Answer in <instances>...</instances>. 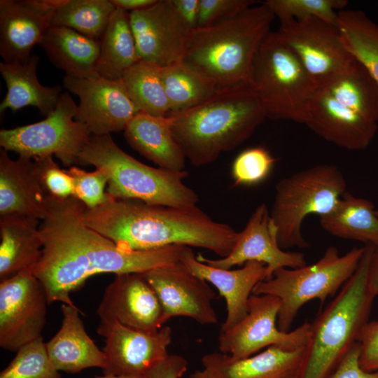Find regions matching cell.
Masks as SVG:
<instances>
[{
	"label": "cell",
	"instance_id": "obj_6",
	"mask_svg": "<svg viewBox=\"0 0 378 378\" xmlns=\"http://www.w3.org/2000/svg\"><path fill=\"white\" fill-rule=\"evenodd\" d=\"M78 164H92L108 177L106 192L113 199H132L175 207L197 206L198 195L184 183L186 171L172 172L145 164L124 152L111 134L92 135Z\"/></svg>",
	"mask_w": 378,
	"mask_h": 378
},
{
	"label": "cell",
	"instance_id": "obj_28",
	"mask_svg": "<svg viewBox=\"0 0 378 378\" xmlns=\"http://www.w3.org/2000/svg\"><path fill=\"white\" fill-rule=\"evenodd\" d=\"M41 220L20 215L0 216V279L34 268L42 255Z\"/></svg>",
	"mask_w": 378,
	"mask_h": 378
},
{
	"label": "cell",
	"instance_id": "obj_40",
	"mask_svg": "<svg viewBox=\"0 0 378 378\" xmlns=\"http://www.w3.org/2000/svg\"><path fill=\"white\" fill-rule=\"evenodd\" d=\"M67 172L74 181V197L87 209L96 208L113 199L105 192L108 177L103 170L96 169L93 172H86L77 167H71Z\"/></svg>",
	"mask_w": 378,
	"mask_h": 378
},
{
	"label": "cell",
	"instance_id": "obj_18",
	"mask_svg": "<svg viewBox=\"0 0 378 378\" xmlns=\"http://www.w3.org/2000/svg\"><path fill=\"white\" fill-rule=\"evenodd\" d=\"M97 313L100 321H115L143 332H156L164 324L160 302L143 273L115 275Z\"/></svg>",
	"mask_w": 378,
	"mask_h": 378
},
{
	"label": "cell",
	"instance_id": "obj_4",
	"mask_svg": "<svg viewBox=\"0 0 378 378\" xmlns=\"http://www.w3.org/2000/svg\"><path fill=\"white\" fill-rule=\"evenodd\" d=\"M274 18L262 2L225 21L192 29L182 62L218 89L248 84L253 57Z\"/></svg>",
	"mask_w": 378,
	"mask_h": 378
},
{
	"label": "cell",
	"instance_id": "obj_43",
	"mask_svg": "<svg viewBox=\"0 0 378 378\" xmlns=\"http://www.w3.org/2000/svg\"><path fill=\"white\" fill-rule=\"evenodd\" d=\"M358 342L361 368L368 372L378 370V321L365 324Z\"/></svg>",
	"mask_w": 378,
	"mask_h": 378
},
{
	"label": "cell",
	"instance_id": "obj_41",
	"mask_svg": "<svg viewBox=\"0 0 378 378\" xmlns=\"http://www.w3.org/2000/svg\"><path fill=\"white\" fill-rule=\"evenodd\" d=\"M42 186L49 197L64 200L74 197V185L67 170L62 169L52 156L34 159Z\"/></svg>",
	"mask_w": 378,
	"mask_h": 378
},
{
	"label": "cell",
	"instance_id": "obj_50",
	"mask_svg": "<svg viewBox=\"0 0 378 378\" xmlns=\"http://www.w3.org/2000/svg\"><path fill=\"white\" fill-rule=\"evenodd\" d=\"M95 378H145V377H118V376H111V375H103L102 377H97Z\"/></svg>",
	"mask_w": 378,
	"mask_h": 378
},
{
	"label": "cell",
	"instance_id": "obj_9",
	"mask_svg": "<svg viewBox=\"0 0 378 378\" xmlns=\"http://www.w3.org/2000/svg\"><path fill=\"white\" fill-rule=\"evenodd\" d=\"M364 250L365 246L354 248L341 255L335 247L330 246L313 264L276 270L270 279L256 285L253 294L270 295L280 300L277 326L288 332L305 303L317 299L323 304L345 284L356 270Z\"/></svg>",
	"mask_w": 378,
	"mask_h": 378
},
{
	"label": "cell",
	"instance_id": "obj_38",
	"mask_svg": "<svg viewBox=\"0 0 378 378\" xmlns=\"http://www.w3.org/2000/svg\"><path fill=\"white\" fill-rule=\"evenodd\" d=\"M280 22L315 17L339 27L337 9L344 10L346 0H267L262 2Z\"/></svg>",
	"mask_w": 378,
	"mask_h": 378
},
{
	"label": "cell",
	"instance_id": "obj_33",
	"mask_svg": "<svg viewBox=\"0 0 378 378\" xmlns=\"http://www.w3.org/2000/svg\"><path fill=\"white\" fill-rule=\"evenodd\" d=\"M161 75L170 107L169 114L195 106L220 90L211 80L182 61L161 67Z\"/></svg>",
	"mask_w": 378,
	"mask_h": 378
},
{
	"label": "cell",
	"instance_id": "obj_1",
	"mask_svg": "<svg viewBox=\"0 0 378 378\" xmlns=\"http://www.w3.org/2000/svg\"><path fill=\"white\" fill-rule=\"evenodd\" d=\"M85 206L76 197L48 196L47 214L39 230L42 255L33 274L43 285L48 303L61 302L78 308L70 294L92 276L145 273L180 262L184 246L146 251H127L90 227Z\"/></svg>",
	"mask_w": 378,
	"mask_h": 378
},
{
	"label": "cell",
	"instance_id": "obj_22",
	"mask_svg": "<svg viewBox=\"0 0 378 378\" xmlns=\"http://www.w3.org/2000/svg\"><path fill=\"white\" fill-rule=\"evenodd\" d=\"M304 124L325 140L350 150L366 149L378 130V124L349 109L321 89L315 92Z\"/></svg>",
	"mask_w": 378,
	"mask_h": 378
},
{
	"label": "cell",
	"instance_id": "obj_45",
	"mask_svg": "<svg viewBox=\"0 0 378 378\" xmlns=\"http://www.w3.org/2000/svg\"><path fill=\"white\" fill-rule=\"evenodd\" d=\"M188 361L179 355H168L155 365L145 378H181L187 371Z\"/></svg>",
	"mask_w": 378,
	"mask_h": 378
},
{
	"label": "cell",
	"instance_id": "obj_3",
	"mask_svg": "<svg viewBox=\"0 0 378 378\" xmlns=\"http://www.w3.org/2000/svg\"><path fill=\"white\" fill-rule=\"evenodd\" d=\"M168 115L176 142L196 167L241 145L266 118L248 84L220 89L197 106Z\"/></svg>",
	"mask_w": 378,
	"mask_h": 378
},
{
	"label": "cell",
	"instance_id": "obj_51",
	"mask_svg": "<svg viewBox=\"0 0 378 378\" xmlns=\"http://www.w3.org/2000/svg\"><path fill=\"white\" fill-rule=\"evenodd\" d=\"M376 213L378 215V209H376Z\"/></svg>",
	"mask_w": 378,
	"mask_h": 378
},
{
	"label": "cell",
	"instance_id": "obj_14",
	"mask_svg": "<svg viewBox=\"0 0 378 378\" xmlns=\"http://www.w3.org/2000/svg\"><path fill=\"white\" fill-rule=\"evenodd\" d=\"M97 332L104 338V375L144 377L158 363L168 356L172 340L169 326L154 332L132 329L113 322L100 321Z\"/></svg>",
	"mask_w": 378,
	"mask_h": 378
},
{
	"label": "cell",
	"instance_id": "obj_2",
	"mask_svg": "<svg viewBox=\"0 0 378 378\" xmlns=\"http://www.w3.org/2000/svg\"><path fill=\"white\" fill-rule=\"evenodd\" d=\"M84 220L127 251L179 245L206 248L224 258L234 248L239 232L197 206L175 207L132 199H113L96 208H85Z\"/></svg>",
	"mask_w": 378,
	"mask_h": 378
},
{
	"label": "cell",
	"instance_id": "obj_36",
	"mask_svg": "<svg viewBox=\"0 0 378 378\" xmlns=\"http://www.w3.org/2000/svg\"><path fill=\"white\" fill-rule=\"evenodd\" d=\"M338 18L348 49L378 83V24L360 10H342Z\"/></svg>",
	"mask_w": 378,
	"mask_h": 378
},
{
	"label": "cell",
	"instance_id": "obj_32",
	"mask_svg": "<svg viewBox=\"0 0 378 378\" xmlns=\"http://www.w3.org/2000/svg\"><path fill=\"white\" fill-rule=\"evenodd\" d=\"M318 89L349 109L378 124V83L356 59L349 69Z\"/></svg>",
	"mask_w": 378,
	"mask_h": 378
},
{
	"label": "cell",
	"instance_id": "obj_23",
	"mask_svg": "<svg viewBox=\"0 0 378 378\" xmlns=\"http://www.w3.org/2000/svg\"><path fill=\"white\" fill-rule=\"evenodd\" d=\"M305 347L288 349L271 346L251 356L234 359L221 352L202 358L203 370L210 378H298Z\"/></svg>",
	"mask_w": 378,
	"mask_h": 378
},
{
	"label": "cell",
	"instance_id": "obj_25",
	"mask_svg": "<svg viewBox=\"0 0 378 378\" xmlns=\"http://www.w3.org/2000/svg\"><path fill=\"white\" fill-rule=\"evenodd\" d=\"M62 325L46 342L48 355L57 370L77 373L89 368L106 366V356L87 333L78 309L62 304Z\"/></svg>",
	"mask_w": 378,
	"mask_h": 378
},
{
	"label": "cell",
	"instance_id": "obj_34",
	"mask_svg": "<svg viewBox=\"0 0 378 378\" xmlns=\"http://www.w3.org/2000/svg\"><path fill=\"white\" fill-rule=\"evenodd\" d=\"M140 111L153 116H167L169 104L164 90L161 67L139 60L120 79Z\"/></svg>",
	"mask_w": 378,
	"mask_h": 378
},
{
	"label": "cell",
	"instance_id": "obj_5",
	"mask_svg": "<svg viewBox=\"0 0 378 378\" xmlns=\"http://www.w3.org/2000/svg\"><path fill=\"white\" fill-rule=\"evenodd\" d=\"M374 246L365 245L359 265L334 300L312 323L304 359L298 378H328L358 342L374 297L367 285Z\"/></svg>",
	"mask_w": 378,
	"mask_h": 378
},
{
	"label": "cell",
	"instance_id": "obj_21",
	"mask_svg": "<svg viewBox=\"0 0 378 378\" xmlns=\"http://www.w3.org/2000/svg\"><path fill=\"white\" fill-rule=\"evenodd\" d=\"M180 263L190 273L213 284L224 298L226 317L220 331H225L241 321L248 312V303L258 284L272 276L262 262L249 261L239 269H223L200 261L189 246H184Z\"/></svg>",
	"mask_w": 378,
	"mask_h": 378
},
{
	"label": "cell",
	"instance_id": "obj_35",
	"mask_svg": "<svg viewBox=\"0 0 378 378\" xmlns=\"http://www.w3.org/2000/svg\"><path fill=\"white\" fill-rule=\"evenodd\" d=\"M115 8L111 0H62L51 27L70 28L100 41Z\"/></svg>",
	"mask_w": 378,
	"mask_h": 378
},
{
	"label": "cell",
	"instance_id": "obj_20",
	"mask_svg": "<svg viewBox=\"0 0 378 378\" xmlns=\"http://www.w3.org/2000/svg\"><path fill=\"white\" fill-rule=\"evenodd\" d=\"M62 0H1L0 55L6 63L23 62L48 30Z\"/></svg>",
	"mask_w": 378,
	"mask_h": 378
},
{
	"label": "cell",
	"instance_id": "obj_31",
	"mask_svg": "<svg viewBox=\"0 0 378 378\" xmlns=\"http://www.w3.org/2000/svg\"><path fill=\"white\" fill-rule=\"evenodd\" d=\"M139 60L129 13L115 8L100 39L97 73L106 79L120 80L125 72Z\"/></svg>",
	"mask_w": 378,
	"mask_h": 378
},
{
	"label": "cell",
	"instance_id": "obj_13",
	"mask_svg": "<svg viewBox=\"0 0 378 378\" xmlns=\"http://www.w3.org/2000/svg\"><path fill=\"white\" fill-rule=\"evenodd\" d=\"M48 304L46 289L33 274V268L1 281L0 346L16 352L41 337Z\"/></svg>",
	"mask_w": 378,
	"mask_h": 378
},
{
	"label": "cell",
	"instance_id": "obj_29",
	"mask_svg": "<svg viewBox=\"0 0 378 378\" xmlns=\"http://www.w3.org/2000/svg\"><path fill=\"white\" fill-rule=\"evenodd\" d=\"M51 62L77 78L99 77L96 67L100 41L64 27H51L39 43Z\"/></svg>",
	"mask_w": 378,
	"mask_h": 378
},
{
	"label": "cell",
	"instance_id": "obj_44",
	"mask_svg": "<svg viewBox=\"0 0 378 378\" xmlns=\"http://www.w3.org/2000/svg\"><path fill=\"white\" fill-rule=\"evenodd\" d=\"M360 344L354 345L328 378H378V370L368 372L359 364Z\"/></svg>",
	"mask_w": 378,
	"mask_h": 378
},
{
	"label": "cell",
	"instance_id": "obj_26",
	"mask_svg": "<svg viewBox=\"0 0 378 378\" xmlns=\"http://www.w3.org/2000/svg\"><path fill=\"white\" fill-rule=\"evenodd\" d=\"M124 134L128 144L159 167L184 171L186 157L172 130L170 116H153L139 112L129 122Z\"/></svg>",
	"mask_w": 378,
	"mask_h": 378
},
{
	"label": "cell",
	"instance_id": "obj_48",
	"mask_svg": "<svg viewBox=\"0 0 378 378\" xmlns=\"http://www.w3.org/2000/svg\"><path fill=\"white\" fill-rule=\"evenodd\" d=\"M111 1L116 8L132 12L149 7L157 0H111Z\"/></svg>",
	"mask_w": 378,
	"mask_h": 378
},
{
	"label": "cell",
	"instance_id": "obj_47",
	"mask_svg": "<svg viewBox=\"0 0 378 378\" xmlns=\"http://www.w3.org/2000/svg\"><path fill=\"white\" fill-rule=\"evenodd\" d=\"M367 285L369 292L375 298L378 295V247H374L368 272Z\"/></svg>",
	"mask_w": 378,
	"mask_h": 378
},
{
	"label": "cell",
	"instance_id": "obj_12",
	"mask_svg": "<svg viewBox=\"0 0 378 378\" xmlns=\"http://www.w3.org/2000/svg\"><path fill=\"white\" fill-rule=\"evenodd\" d=\"M280 300L270 295L252 294L248 312L230 329L220 331L218 337L220 352L240 359L258 353L271 346L288 349L305 347L312 323L305 321L293 330L281 331L277 326Z\"/></svg>",
	"mask_w": 378,
	"mask_h": 378
},
{
	"label": "cell",
	"instance_id": "obj_30",
	"mask_svg": "<svg viewBox=\"0 0 378 378\" xmlns=\"http://www.w3.org/2000/svg\"><path fill=\"white\" fill-rule=\"evenodd\" d=\"M319 223L335 237L378 247V215L367 199L346 192L330 212L319 216Z\"/></svg>",
	"mask_w": 378,
	"mask_h": 378
},
{
	"label": "cell",
	"instance_id": "obj_7",
	"mask_svg": "<svg viewBox=\"0 0 378 378\" xmlns=\"http://www.w3.org/2000/svg\"><path fill=\"white\" fill-rule=\"evenodd\" d=\"M248 85L266 118L304 124L317 90L277 31H270L257 50Z\"/></svg>",
	"mask_w": 378,
	"mask_h": 378
},
{
	"label": "cell",
	"instance_id": "obj_19",
	"mask_svg": "<svg viewBox=\"0 0 378 378\" xmlns=\"http://www.w3.org/2000/svg\"><path fill=\"white\" fill-rule=\"evenodd\" d=\"M197 258L211 266L230 269L249 261L264 263L272 276L281 268H297L307 265L304 255L287 251L278 243L276 230L267 206L262 203L253 211L231 252L224 258L210 259L200 253Z\"/></svg>",
	"mask_w": 378,
	"mask_h": 378
},
{
	"label": "cell",
	"instance_id": "obj_37",
	"mask_svg": "<svg viewBox=\"0 0 378 378\" xmlns=\"http://www.w3.org/2000/svg\"><path fill=\"white\" fill-rule=\"evenodd\" d=\"M0 378H62L48 355L43 336L22 346Z\"/></svg>",
	"mask_w": 378,
	"mask_h": 378
},
{
	"label": "cell",
	"instance_id": "obj_10",
	"mask_svg": "<svg viewBox=\"0 0 378 378\" xmlns=\"http://www.w3.org/2000/svg\"><path fill=\"white\" fill-rule=\"evenodd\" d=\"M77 108L70 94L62 92L55 108L45 119L1 130V148L31 159L55 155L65 165L78 164V155L92 134L75 119Z\"/></svg>",
	"mask_w": 378,
	"mask_h": 378
},
{
	"label": "cell",
	"instance_id": "obj_24",
	"mask_svg": "<svg viewBox=\"0 0 378 378\" xmlns=\"http://www.w3.org/2000/svg\"><path fill=\"white\" fill-rule=\"evenodd\" d=\"M0 150V216L20 215L42 220L48 195L38 176L34 159H11Z\"/></svg>",
	"mask_w": 378,
	"mask_h": 378
},
{
	"label": "cell",
	"instance_id": "obj_8",
	"mask_svg": "<svg viewBox=\"0 0 378 378\" xmlns=\"http://www.w3.org/2000/svg\"><path fill=\"white\" fill-rule=\"evenodd\" d=\"M346 189L344 176L329 164L310 167L278 181L270 215L279 246L307 247L302 232L304 220L311 214L330 212Z\"/></svg>",
	"mask_w": 378,
	"mask_h": 378
},
{
	"label": "cell",
	"instance_id": "obj_17",
	"mask_svg": "<svg viewBox=\"0 0 378 378\" xmlns=\"http://www.w3.org/2000/svg\"><path fill=\"white\" fill-rule=\"evenodd\" d=\"M143 274L160 302L164 323L176 316L188 317L202 325L218 323L213 306L216 293L208 282L190 273L180 262Z\"/></svg>",
	"mask_w": 378,
	"mask_h": 378
},
{
	"label": "cell",
	"instance_id": "obj_15",
	"mask_svg": "<svg viewBox=\"0 0 378 378\" xmlns=\"http://www.w3.org/2000/svg\"><path fill=\"white\" fill-rule=\"evenodd\" d=\"M63 85L78 97L75 119L83 123L92 135H107L124 130L140 112L121 80L65 76Z\"/></svg>",
	"mask_w": 378,
	"mask_h": 378
},
{
	"label": "cell",
	"instance_id": "obj_27",
	"mask_svg": "<svg viewBox=\"0 0 378 378\" xmlns=\"http://www.w3.org/2000/svg\"><path fill=\"white\" fill-rule=\"evenodd\" d=\"M38 56L31 55L25 62H0V72L7 88L0 104V113L10 109L15 112L25 106L37 108L47 116L56 107L62 94L59 85L44 86L37 78Z\"/></svg>",
	"mask_w": 378,
	"mask_h": 378
},
{
	"label": "cell",
	"instance_id": "obj_16",
	"mask_svg": "<svg viewBox=\"0 0 378 378\" xmlns=\"http://www.w3.org/2000/svg\"><path fill=\"white\" fill-rule=\"evenodd\" d=\"M130 22L141 60L164 67L181 62L192 32L171 0L129 13Z\"/></svg>",
	"mask_w": 378,
	"mask_h": 378
},
{
	"label": "cell",
	"instance_id": "obj_11",
	"mask_svg": "<svg viewBox=\"0 0 378 378\" xmlns=\"http://www.w3.org/2000/svg\"><path fill=\"white\" fill-rule=\"evenodd\" d=\"M298 57L317 89L356 61L339 27L315 17L281 22L277 31Z\"/></svg>",
	"mask_w": 378,
	"mask_h": 378
},
{
	"label": "cell",
	"instance_id": "obj_42",
	"mask_svg": "<svg viewBox=\"0 0 378 378\" xmlns=\"http://www.w3.org/2000/svg\"><path fill=\"white\" fill-rule=\"evenodd\" d=\"M253 0H200L197 28L230 19L255 4Z\"/></svg>",
	"mask_w": 378,
	"mask_h": 378
},
{
	"label": "cell",
	"instance_id": "obj_46",
	"mask_svg": "<svg viewBox=\"0 0 378 378\" xmlns=\"http://www.w3.org/2000/svg\"><path fill=\"white\" fill-rule=\"evenodd\" d=\"M175 10L188 25L195 29L197 26L200 0H171Z\"/></svg>",
	"mask_w": 378,
	"mask_h": 378
},
{
	"label": "cell",
	"instance_id": "obj_39",
	"mask_svg": "<svg viewBox=\"0 0 378 378\" xmlns=\"http://www.w3.org/2000/svg\"><path fill=\"white\" fill-rule=\"evenodd\" d=\"M277 160L263 147H251L241 151L234 160L231 174L236 186H254L263 181Z\"/></svg>",
	"mask_w": 378,
	"mask_h": 378
},
{
	"label": "cell",
	"instance_id": "obj_49",
	"mask_svg": "<svg viewBox=\"0 0 378 378\" xmlns=\"http://www.w3.org/2000/svg\"><path fill=\"white\" fill-rule=\"evenodd\" d=\"M189 378H210L207 373L202 369L201 370H197L192 372Z\"/></svg>",
	"mask_w": 378,
	"mask_h": 378
}]
</instances>
